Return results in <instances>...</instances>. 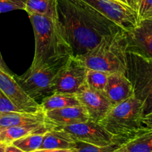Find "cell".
<instances>
[{"instance_id": "obj_1", "label": "cell", "mask_w": 152, "mask_h": 152, "mask_svg": "<svg viewBox=\"0 0 152 152\" xmlns=\"http://www.w3.org/2000/svg\"><path fill=\"white\" fill-rule=\"evenodd\" d=\"M57 10L73 56L84 54L103 37L122 29L84 0H57Z\"/></svg>"}, {"instance_id": "obj_2", "label": "cell", "mask_w": 152, "mask_h": 152, "mask_svg": "<svg viewBox=\"0 0 152 152\" xmlns=\"http://www.w3.org/2000/svg\"><path fill=\"white\" fill-rule=\"evenodd\" d=\"M35 39L34 59L29 68L34 69L72 56V49L58 16L28 15Z\"/></svg>"}, {"instance_id": "obj_3", "label": "cell", "mask_w": 152, "mask_h": 152, "mask_svg": "<svg viewBox=\"0 0 152 152\" xmlns=\"http://www.w3.org/2000/svg\"><path fill=\"white\" fill-rule=\"evenodd\" d=\"M126 31L116 32L101 38L100 42L84 54L75 56L87 69L126 74L128 67Z\"/></svg>"}, {"instance_id": "obj_4", "label": "cell", "mask_w": 152, "mask_h": 152, "mask_svg": "<svg viewBox=\"0 0 152 152\" xmlns=\"http://www.w3.org/2000/svg\"><path fill=\"white\" fill-rule=\"evenodd\" d=\"M142 102L133 96L113 105L100 124L116 137L125 142L145 129L142 124Z\"/></svg>"}, {"instance_id": "obj_5", "label": "cell", "mask_w": 152, "mask_h": 152, "mask_svg": "<svg viewBox=\"0 0 152 152\" xmlns=\"http://www.w3.org/2000/svg\"><path fill=\"white\" fill-rule=\"evenodd\" d=\"M128 67L125 75L134 88V96L143 105V114L152 112V59L127 51Z\"/></svg>"}, {"instance_id": "obj_6", "label": "cell", "mask_w": 152, "mask_h": 152, "mask_svg": "<svg viewBox=\"0 0 152 152\" xmlns=\"http://www.w3.org/2000/svg\"><path fill=\"white\" fill-rule=\"evenodd\" d=\"M63 59L52 63H46L28 71L16 78V82L31 98L37 102L52 94V86L61 67L67 59Z\"/></svg>"}, {"instance_id": "obj_7", "label": "cell", "mask_w": 152, "mask_h": 152, "mask_svg": "<svg viewBox=\"0 0 152 152\" xmlns=\"http://www.w3.org/2000/svg\"><path fill=\"white\" fill-rule=\"evenodd\" d=\"M87 68L75 56L69 58L58 71L52 86V94L76 93L86 83Z\"/></svg>"}, {"instance_id": "obj_8", "label": "cell", "mask_w": 152, "mask_h": 152, "mask_svg": "<svg viewBox=\"0 0 152 152\" xmlns=\"http://www.w3.org/2000/svg\"><path fill=\"white\" fill-rule=\"evenodd\" d=\"M125 31H131L139 22L137 11L118 0H84Z\"/></svg>"}, {"instance_id": "obj_9", "label": "cell", "mask_w": 152, "mask_h": 152, "mask_svg": "<svg viewBox=\"0 0 152 152\" xmlns=\"http://www.w3.org/2000/svg\"><path fill=\"white\" fill-rule=\"evenodd\" d=\"M59 127V126H58ZM75 140L98 146L108 145L116 141H125L116 137L106 130L99 123L89 120L83 123L62 126Z\"/></svg>"}, {"instance_id": "obj_10", "label": "cell", "mask_w": 152, "mask_h": 152, "mask_svg": "<svg viewBox=\"0 0 152 152\" xmlns=\"http://www.w3.org/2000/svg\"><path fill=\"white\" fill-rule=\"evenodd\" d=\"M75 94L92 121L99 123L113 106L104 92L90 88L86 83Z\"/></svg>"}, {"instance_id": "obj_11", "label": "cell", "mask_w": 152, "mask_h": 152, "mask_svg": "<svg viewBox=\"0 0 152 152\" xmlns=\"http://www.w3.org/2000/svg\"><path fill=\"white\" fill-rule=\"evenodd\" d=\"M0 90L21 111L31 113L41 111L40 104L30 97L18 84L16 79L1 67H0Z\"/></svg>"}, {"instance_id": "obj_12", "label": "cell", "mask_w": 152, "mask_h": 152, "mask_svg": "<svg viewBox=\"0 0 152 152\" xmlns=\"http://www.w3.org/2000/svg\"><path fill=\"white\" fill-rule=\"evenodd\" d=\"M126 34L128 51L152 59V16L140 19Z\"/></svg>"}, {"instance_id": "obj_13", "label": "cell", "mask_w": 152, "mask_h": 152, "mask_svg": "<svg viewBox=\"0 0 152 152\" xmlns=\"http://www.w3.org/2000/svg\"><path fill=\"white\" fill-rule=\"evenodd\" d=\"M104 93L113 105L134 96L131 81L125 74L122 73L109 74Z\"/></svg>"}, {"instance_id": "obj_14", "label": "cell", "mask_w": 152, "mask_h": 152, "mask_svg": "<svg viewBox=\"0 0 152 152\" xmlns=\"http://www.w3.org/2000/svg\"><path fill=\"white\" fill-rule=\"evenodd\" d=\"M45 114L56 127L83 123L89 120L87 112L81 105L48 111Z\"/></svg>"}, {"instance_id": "obj_15", "label": "cell", "mask_w": 152, "mask_h": 152, "mask_svg": "<svg viewBox=\"0 0 152 152\" xmlns=\"http://www.w3.org/2000/svg\"><path fill=\"white\" fill-rule=\"evenodd\" d=\"M56 127L52 122L22 125L12 127L0 129V142L6 145L11 144L13 141L27 135L34 134H46L49 131Z\"/></svg>"}, {"instance_id": "obj_16", "label": "cell", "mask_w": 152, "mask_h": 152, "mask_svg": "<svg viewBox=\"0 0 152 152\" xmlns=\"http://www.w3.org/2000/svg\"><path fill=\"white\" fill-rule=\"evenodd\" d=\"M49 121L45 112L40 111L36 113L25 111H10L0 113V129L34 124V123H46Z\"/></svg>"}, {"instance_id": "obj_17", "label": "cell", "mask_w": 152, "mask_h": 152, "mask_svg": "<svg viewBox=\"0 0 152 152\" xmlns=\"http://www.w3.org/2000/svg\"><path fill=\"white\" fill-rule=\"evenodd\" d=\"M76 140L62 128H54L43 135L40 149H75Z\"/></svg>"}, {"instance_id": "obj_18", "label": "cell", "mask_w": 152, "mask_h": 152, "mask_svg": "<svg viewBox=\"0 0 152 152\" xmlns=\"http://www.w3.org/2000/svg\"><path fill=\"white\" fill-rule=\"evenodd\" d=\"M75 105H80L75 93L61 92H55L46 96L40 103V108L43 112Z\"/></svg>"}, {"instance_id": "obj_19", "label": "cell", "mask_w": 152, "mask_h": 152, "mask_svg": "<svg viewBox=\"0 0 152 152\" xmlns=\"http://www.w3.org/2000/svg\"><path fill=\"white\" fill-rule=\"evenodd\" d=\"M25 10L28 15L58 16L57 0H27Z\"/></svg>"}, {"instance_id": "obj_20", "label": "cell", "mask_w": 152, "mask_h": 152, "mask_svg": "<svg viewBox=\"0 0 152 152\" xmlns=\"http://www.w3.org/2000/svg\"><path fill=\"white\" fill-rule=\"evenodd\" d=\"M125 146L130 152H152V129L143 130L125 142Z\"/></svg>"}, {"instance_id": "obj_21", "label": "cell", "mask_w": 152, "mask_h": 152, "mask_svg": "<svg viewBox=\"0 0 152 152\" xmlns=\"http://www.w3.org/2000/svg\"><path fill=\"white\" fill-rule=\"evenodd\" d=\"M109 74V73L104 71L87 69L86 74V85L90 88L104 92Z\"/></svg>"}, {"instance_id": "obj_22", "label": "cell", "mask_w": 152, "mask_h": 152, "mask_svg": "<svg viewBox=\"0 0 152 152\" xmlns=\"http://www.w3.org/2000/svg\"><path fill=\"white\" fill-rule=\"evenodd\" d=\"M43 134L27 135L13 141L12 144L24 152H33L40 148L43 140Z\"/></svg>"}, {"instance_id": "obj_23", "label": "cell", "mask_w": 152, "mask_h": 152, "mask_svg": "<svg viewBox=\"0 0 152 152\" xmlns=\"http://www.w3.org/2000/svg\"><path fill=\"white\" fill-rule=\"evenodd\" d=\"M125 144L123 141H116L105 146H98L76 140L75 152H113Z\"/></svg>"}, {"instance_id": "obj_24", "label": "cell", "mask_w": 152, "mask_h": 152, "mask_svg": "<svg viewBox=\"0 0 152 152\" xmlns=\"http://www.w3.org/2000/svg\"><path fill=\"white\" fill-rule=\"evenodd\" d=\"M27 0H0V13L25 9Z\"/></svg>"}, {"instance_id": "obj_25", "label": "cell", "mask_w": 152, "mask_h": 152, "mask_svg": "<svg viewBox=\"0 0 152 152\" xmlns=\"http://www.w3.org/2000/svg\"><path fill=\"white\" fill-rule=\"evenodd\" d=\"M137 13L139 20L152 16V0H139Z\"/></svg>"}, {"instance_id": "obj_26", "label": "cell", "mask_w": 152, "mask_h": 152, "mask_svg": "<svg viewBox=\"0 0 152 152\" xmlns=\"http://www.w3.org/2000/svg\"><path fill=\"white\" fill-rule=\"evenodd\" d=\"M10 111H22L16 106L7 96L0 90V113Z\"/></svg>"}, {"instance_id": "obj_27", "label": "cell", "mask_w": 152, "mask_h": 152, "mask_svg": "<svg viewBox=\"0 0 152 152\" xmlns=\"http://www.w3.org/2000/svg\"><path fill=\"white\" fill-rule=\"evenodd\" d=\"M142 121V124L145 127L149 129H152V112L143 116Z\"/></svg>"}, {"instance_id": "obj_28", "label": "cell", "mask_w": 152, "mask_h": 152, "mask_svg": "<svg viewBox=\"0 0 152 152\" xmlns=\"http://www.w3.org/2000/svg\"><path fill=\"white\" fill-rule=\"evenodd\" d=\"M120 2H122V4H125V5L128 6L131 8L134 9V10L137 11V8H138V6H137V0H118Z\"/></svg>"}, {"instance_id": "obj_29", "label": "cell", "mask_w": 152, "mask_h": 152, "mask_svg": "<svg viewBox=\"0 0 152 152\" xmlns=\"http://www.w3.org/2000/svg\"><path fill=\"white\" fill-rule=\"evenodd\" d=\"M33 152H75V149H39Z\"/></svg>"}, {"instance_id": "obj_30", "label": "cell", "mask_w": 152, "mask_h": 152, "mask_svg": "<svg viewBox=\"0 0 152 152\" xmlns=\"http://www.w3.org/2000/svg\"><path fill=\"white\" fill-rule=\"evenodd\" d=\"M4 152H24V151H22V150H21L20 148H18V147H16V145H13V144L11 143L6 145Z\"/></svg>"}, {"instance_id": "obj_31", "label": "cell", "mask_w": 152, "mask_h": 152, "mask_svg": "<svg viewBox=\"0 0 152 152\" xmlns=\"http://www.w3.org/2000/svg\"><path fill=\"white\" fill-rule=\"evenodd\" d=\"M113 152H130V151L127 149L126 147L125 146V144H124V145H122L120 148H119L118 149H116V151H114Z\"/></svg>"}, {"instance_id": "obj_32", "label": "cell", "mask_w": 152, "mask_h": 152, "mask_svg": "<svg viewBox=\"0 0 152 152\" xmlns=\"http://www.w3.org/2000/svg\"><path fill=\"white\" fill-rule=\"evenodd\" d=\"M6 144H4V142H0V152H4V150H5Z\"/></svg>"}, {"instance_id": "obj_33", "label": "cell", "mask_w": 152, "mask_h": 152, "mask_svg": "<svg viewBox=\"0 0 152 152\" xmlns=\"http://www.w3.org/2000/svg\"><path fill=\"white\" fill-rule=\"evenodd\" d=\"M0 67H1V68H4V69H6L5 66H4V63H3V61H2V59H1V54H0Z\"/></svg>"}, {"instance_id": "obj_34", "label": "cell", "mask_w": 152, "mask_h": 152, "mask_svg": "<svg viewBox=\"0 0 152 152\" xmlns=\"http://www.w3.org/2000/svg\"><path fill=\"white\" fill-rule=\"evenodd\" d=\"M138 1H139V0H137V6H138Z\"/></svg>"}]
</instances>
